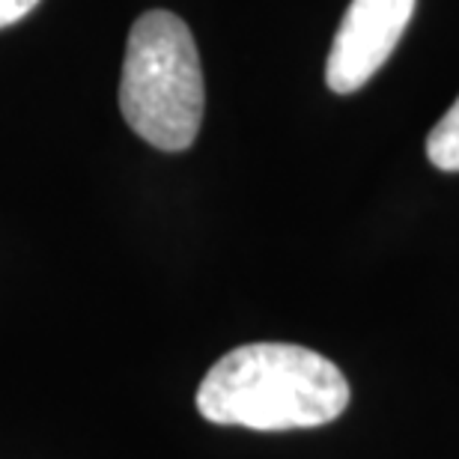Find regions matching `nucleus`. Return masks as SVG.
Listing matches in <instances>:
<instances>
[{
	"label": "nucleus",
	"instance_id": "4",
	"mask_svg": "<svg viewBox=\"0 0 459 459\" xmlns=\"http://www.w3.org/2000/svg\"><path fill=\"white\" fill-rule=\"evenodd\" d=\"M427 159L445 173H459V96L433 132L427 134Z\"/></svg>",
	"mask_w": 459,
	"mask_h": 459
},
{
	"label": "nucleus",
	"instance_id": "1",
	"mask_svg": "<svg viewBox=\"0 0 459 459\" xmlns=\"http://www.w3.org/2000/svg\"><path fill=\"white\" fill-rule=\"evenodd\" d=\"M349 406V382L314 349L247 343L209 367L197 388V411L209 424L256 433L325 427Z\"/></svg>",
	"mask_w": 459,
	"mask_h": 459
},
{
	"label": "nucleus",
	"instance_id": "5",
	"mask_svg": "<svg viewBox=\"0 0 459 459\" xmlns=\"http://www.w3.org/2000/svg\"><path fill=\"white\" fill-rule=\"evenodd\" d=\"M36 4H39V0H0V30L15 22H22Z\"/></svg>",
	"mask_w": 459,
	"mask_h": 459
},
{
	"label": "nucleus",
	"instance_id": "2",
	"mask_svg": "<svg viewBox=\"0 0 459 459\" xmlns=\"http://www.w3.org/2000/svg\"><path fill=\"white\" fill-rule=\"evenodd\" d=\"M204 69L188 24L168 9L132 24L119 78V111L128 128L155 150L182 152L204 123Z\"/></svg>",
	"mask_w": 459,
	"mask_h": 459
},
{
	"label": "nucleus",
	"instance_id": "3",
	"mask_svg": "<svg viewBox=\"0 0 459 459\" xmlns=\"http://www.w3.org/2000/svg\"><path fill=\"white\" fill-rule=\"evenodd\" d=\"M415 15V0H352L325 63V84L337 96L361 90L385 66Z\"/></svg>",
	"mask_w": 459,
	"mask_h": 459
}]
</instances>
